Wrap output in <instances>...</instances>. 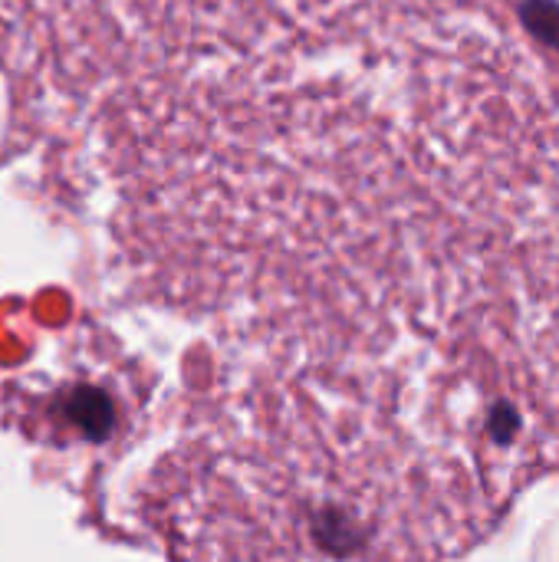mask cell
I'll return each instance as SVG.
<instances>
[{
  "label": "cell",
  "instance_id": "obj_3",
  "mask_svg": "<svg viewBox=\"0 0 559 562\" xmlns=\"http://www.w3.org/2000/svg\"><path fill=\"white\" fill-rule=\"evenodd\" d=\"M517 425H521V418H517V412H514L511 405H497V408H494V415H491V435H494L497 441L507 445V441L514 438Z\"/></svg>",
  "mask_w": 559,
  "mask_h": 562
},
{
  "label": "cell",
  "instance_id": "obj_2",
  "mask_svg": "<svg viewBox=\"0 0 559 562\" xmlns=\"http://www.w3.org/2000/svg\"><path fill=\"white\" fill-rule=\"evenodd\" d=\"M72 415H76V422H79L89 435H96V438L105 435V428H109V422H112L105 398H102L99 392H89V389H82V392L72 398Z\"/></svg>",
  "mask_w": 559,
  "mask_h": 562
},
{
  "label": "cell",
  "instance_id": "obj_1",
  "mask_svg": "<svg viewBox=\"0 0 559 562\" xmlns=\"http://www.w3.org/2000/svg\"><path fill=\"white\" fill-rule=\"evenodd\" d=\"M517 16L527 36L559 53V0H521Z\"/></svg>",
  "mask_w": 559,
  "mask_h": 562
}]
</instances>
